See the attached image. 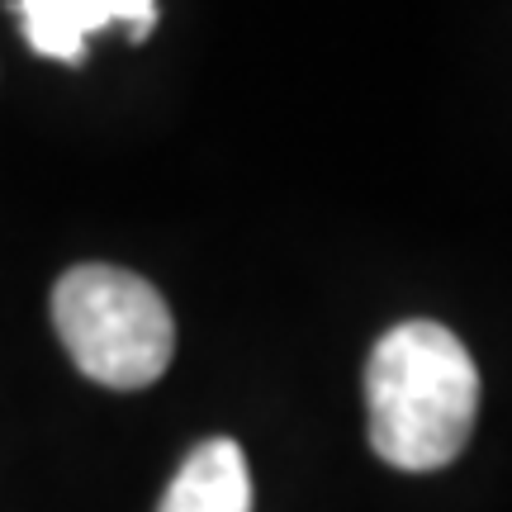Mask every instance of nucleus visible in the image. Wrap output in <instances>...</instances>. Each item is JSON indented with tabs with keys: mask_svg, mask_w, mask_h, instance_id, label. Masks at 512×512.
Here are the masks:
<instances>
[{
	"mask_svg": "<svg viewBox=\"0 0 512 512\" xmlns=\"http://www.w3.org/2000/svg\"><path fill=\"white\" fill-rule=\"evenodd\" d=\"M370 446L384 465L427 475L465 451L479 418V370L451 328L413 318L389 328L366 366Z\"/></svg>",
	"mask_w": 512,
	"mask_h": 512,
	"instance_id": "obj_1",
	"label": "nucleus"
},
{
	"mask_svg": "<svg viewBox=\"0 0 512 512\" xmlns=\"http://www.w3.org/2000/svg\"><path fill=\"white\" fill-rule=\"evenodd\" d=\"M53 328L72 366L105 389H147L176 356V318L143 275L105 261L72 266L53 285Z\"/></svg>",
	"mask_w": 512,
	"mask_h": 512,
	"instance_id": "obj_2",
	"label": "nucleus"
},
{
	"mask_svg": "<svg viewBox=\"0 0 512 512\" xmlns=\"http://www.w3.org/2000/svg\"><path fill=\"white\" fill-rule=\"evenodd\" d=\"M15 19L38 57H53L67 67L86 62L91 34L124 24L133 43H143L157 24V0H15Z\"/></svg>",
	"mask_w": 512,
	"mask_h": 512,
	"instance_id": "obj_3",
	"label": "nucleus"
},
{
	"mask_svg": "<svg viewBox=\"0 0 512 512\" xmlns=\"http://www.w3.org/2000/svg\"><path fill=\"white\" fill-rule=\"evenodd\" d=\"M157 512H252V470L238 441H200L166 484Z\"/></svg>",
	"mask_w": 512,
	"mask_h": 512,
	"instance_id": "obj_4",
	"label": "nucleus"
}]
</instances>
